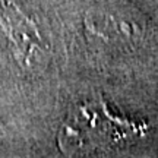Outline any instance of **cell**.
Segmentation results:
<instances>
[{
	"mask_svg": "<svg viewBox=\"0 0 158 158\" xmlns=\"http://www.w3.org/2000/svg\"><path fill=\"white\" fill-rule=\"evenodd\" d=\"M0 21L3 22V27L18 48H23V51L28 53L31 47H34L38 35L37 31L12 3H5L0 0Z\"/></svg>",
	"mask_w": 158,
	"mask_h": 158,
	"instance_id": "cell-1",
	"label": "cell"
}]
</instances>
